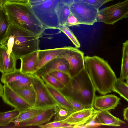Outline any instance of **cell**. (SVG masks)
I'll return each instance as SVG.
<instances>
[{
    "instance_id": "6da1fadb",
    "label": "cell",
    "mask_w": 128,
    "mask_h": 128,
    "mask_svg": "<svg viewBox=\"0 0 128 128\" xmlns=\"http://www.w3.org/2000/svg\"><path fill=\"white\" fill-rule=\"evenodd\" d=\"M3 7L10 24L39 37L46 29L33 12L28 2L4 0Z\"/></svg>"
},
{
    "instance_id": "7a4b0ae2",
    "label": "cell",
    "mask_w": 128,
    "mask_h": 128,
    "mask_svg": "<svg viewBox=\"0 0 128 128\" xmlns=\"http://www.w3.org/2000/svg\"><path fill=\"white\" fill-rule=\"evenodd\" d=\"M39 37L32 33L10 24L6 38L0 43L17 60L40 50Z\"/></svg>"
},
{
    "instance_id": "3957f363",
    "label": "cell",
    "mask_w": 128,
    "mask_h": 128,
    "mask_svg": "<svg viewBox=\"0 0 128 128\" xmlns=\"http://www.w3.org/2000/svg\"><path fill=\"white\" fill-rule=\"evenodd\" d=\"M85 68L96 90L101 95L112 91L117 78L108 62L97 56H84Z\"/></svg>"
},
{
    "instance_id": "277c9868",
    "label": "cell",
    "mask_w": 128,
    "mask_h": 128,
    "mask_svg": "<svg viewBox=\"0 0 128 128\" xmlns=\"http://www.w3.org/2000/svg\"><path fill=\"white\" fill-rule=\"evenodd\" d=\"M60 91L64 96L81 103L85 108L93 107L96 90L85 68L71 78L69 84Z\"/></svg>"
},
{
    "instance_id": "5b68a950",
    "label": "cell",
    "mask_w": 128,
    "mask_h": 128,
    "mask_svg": "<svg viewBox=\"0 0 128 128\" xmlns=\"http://www.w3.org/2000/svg\"><path fill=\"white\" fill-rule=\"evenodd\" d=\"M59 0H47L31 7L36 17L46 29H57L59 26L55 8Z\"/></svg>"
},
{
    "instance_id": "8992f818",
    "label": "cell",
    "mask_w": 128,
    "mask_h": 128,
    "mask_svg": "<svg viewBox=\"0 0 128 128\" xmlns=\"http://www.w3.org/2000/svg\"><path fill=\"white\" fill-rule=\"evenodd\" d=\"M128 14V0H125L99 10L97 22L113 24Z\"/></svg>"
},
{
    "instance_id": "52a82bcc",
    "label": "cell",
    "mask_w": 128,
    "mask_h": 128,
    "mask_svg": "<svg viewBox=\"0 0 128 128\" xmlns=\"http://www.w3.org/2000/svg\"><path fill=\"white\" fill-rule=\"evenodd\" d=\"M70 9L80 24L92 25L97 22L99 10L89 4L74 2L70 5Z\"/></svg>"
},
{
    "instance_id": "ba28073f",
    "label": "cell",
    "mask_w": 128,
    "mask_h": 128,
    "mask_svg": "<svg viewBox=\"0 0 128 128\" xmlns=\"http://www.w3.org/2000/svg\"><path fill=\"white\" fill-rule=\"evenodd\" d=\"M33 74L32 84L36 95V101L33 107L39 108H47L58 105L50 94L41 78L34 74Z\"/></svg>"
},
{
    "instance_id": "9c48e42d",
    "label": "cell",
    "mask_w": 128,
    "mask_h": 128,
    "mask_svg": "<svg viewBox=\"0 0 128 128\" xmlns=\"http://www.w3.org/2000/svg\"><path fill=\"white\" fill-rule=\"evenodd\" d=\"M58 57L63 58L68 62L69 74L73 77L85 68L84 53L76 48L66 46Z\"/></svg>"
},
{
    "instance_id": "30bf717a",
    "label": "cell",
    "mask_w": 128,
    "mask_h": 128,
    "mask_svg": "<svg viewBox=\"0 0 128 128\" xmlns=\"http://www.w3.org/2000/svg\"><path fill=\"white\" fill-rule=\"evenodd\" d=\"M3 88L2 97L4 102L20 112L32 107L8 86L4 84Z\"/></svg>"
},
{
    "instance_id": "8fae6325",
    "label": "cell",
    "mask_w": 128,
    "mask_h": 128,
    "mask_svg": "<svg viewBox=\"0 0 128 128\" xmlns=\"http://www.w3.org/2000/svg\"><path fill=\"white\" fill-rule=\"evenodd\" d=\"M98 110L93 107L84 108L72 112L66 119L62 122L74 125L73 128L84 125L94 116Z\"/></svg>"
},
{
    "instance_id": "7c38bea8",
    "label": "cell",
    "mask_w": 128,
    "mask_h": 128,
    "mask_svg": "<svg viewBox=\"0 0 128 128\" xmlns=\"http://www.w3.org/2000/svg\"><path fill=\"white\" fill-rule=\"evenodd\" d=\"M69 64L66 60L57 57L53 59L46 64L37 70L34 74L41 77L52 72L59 71L69 74Z\"/></svg>"
},
{
    "instance_id": "4fadbf2b",
    "label": "cell",
    "mask_w": 128,
    "mask_h": 128,
    "mask_svg": "<svg viewBox=\"0 0 128 128\" xmlns=\"http://www.w3.org/2000/svg\"><path fill=\"white\" fill-rule=\"evenodd\" d=\"M120 98L114 94L104 95L96 96L93 107L100 110H108L114 109L120 103Z\"/></svg>"
},
{
    "instance_id": "5bb4252c",
    "label": "cell",
    "mask_w": 128,
    "mask_h": 128,
    "mask_svg": "<svg viewBox=\"0 0 128 128\" xmlns=\"http://www.w3.org/2000/svg\"><path fill=\"white\" fill-rule=\"evenodd\" d=\"M63 47L38 50V59L34 68V74L38 69L53 59L58 57L65 48Z\"/></svg>"
},
{
    "instance_id": "9a60e30c",
    "label": "cell",
    "mask_w": 128,
    "mask_h": 128,
    "mask_svg": "<svg viewBox=\"0 0 128 128\" xmlns=\"http://www.w3.org/2000/svg\"><path fill=\"white\" fill-rule=\"evenodd\" d=\"M53 107L48 108L40 114L21 123L17 126H38L49 122L54 115Z\"/></svg>"
},
{
    "instance_id": "2e32d148",
    "label": "cell",
    "mask_w": 128,
    "mask_h": 128,
    "mask_svg": "<svg viewBox=\"0 0 128 128\" xmlns=\"http://www.w3.org/2000/svg\"><path fill=\"white\" fill-rule=\"evenodd\" d=\"M0 52L2 56L4 65L2 74H6L12 72L16 70L17 60L15 56L12 53L8 52L6 48L0 45Z\"/></svg>"
},
{
    "instance_id": "e0dca14e",
    "label": "cell",
    "mask_w": 128,
    "mask_h": 128,
    "mask_svg": "<svg viewBox=\"0 0 128 128\" xmlns=\"http://www.w3.org/2000/svg\"><path fill=\"white\" fill-rule=\"evenodd\" d=\"M38 50L34 52L21 58L20 70L24 74H34V68L38 59Z\"/></svg>"
},
{
    "instance_id": "ac0fdd59",
    "label": "cell",
    "mask_w": 128,
    "mask_h": 128,
    "mask_svg": "<svg viewBox=\"0 0 128 128\" xmlns=\"http://www.w3.org/2000/svg\"><path fill=\"white\" fill-rule=\"evenodd\" d=\"M96 116L102 126H119L121 124H125L124 121L112 115L108 110H98Z\"/></svg>"
},
{
    "instance_id": "d6986e66",
    "label": "cell",
    "mask_w": 128,
    "mask_h": 128,
    "mask_svg": "<svg viewBox=\"0 0 128 128\" xmlns=\"http://www.w3.org/2000/svg\"><path fill=\"white\" fill-rule=\"evenodd\" d=\"M44 83L50 94L59 105L72 112L76 111L60 90L46 82Z\"/></svg>"
},
{
    "instance_id": "ffe728a7",
    "label": "cell",
    "mask_w": 128,
    "mask_h": 128,
    "mask_svg": "<svg viewBox=\"0 0 128 128\" xmlns=\"http://www.w3.org/2000/svg\"><path fill=\"white\" fill-rule=\"evenodd\" d=\"M49 108H39L31 107L20 112L17 117L12 122L17 126L21 123L40 114Z\"/></svg>"
},
{
    "instance_id": "44dd1931",
    "label": "cell",
    "mask_w": 128,
    "mask_h": 128,
    "mask_svg": "<svg viewBox=\"0 0 128 128\" xmlns=\"http://www.w3.org/2000/svg\"><path fill=\"white\" fill-rule=\"evenodd\" d=\"M12 89L32 107L34 106L36 100V95L32 84L25 87Z\"/></svg>"
},
{
    "instance_id": "7402d4cb",
    "label": "cell",
    "mask_w": 128,
    "mask_h": 128,
    "mask_svg": "<svg viewBox=\"0 0 128 128\" xmlns=\"http://www.w3.org/2000/svg\"><path fill=\"white\" fill-rule=\"evenodd\" d=\"M55 10L58 18L59 25H65L71 13L70 5L59 1L55 7Z\"/></svg>"
},
{
    "instance_id": "603a6c76",
    "label": "cell",
    "mask_w": 128,
    "mask_h": 128,
    "mask_svg": "<svg viewBox=\"0 0 128 128\" xmlns=\"http://www.w3.org/2000/svg\"><path fill=\"white\" fill-rule=\"evenodd\" d=\"M128 77V40L123 43L122 58L120 78L124 80Z\"/></svg>"
},
{
    "instance_id": "cb8c5ba5",
    "label": "cell",
    "mask_w": 128,
    "mask_h": 128,
    "mask_svg": "<svg viewBox=\"0 0 128 128\" xmlns=\"http://www.w3.org/2000/svg\"><path fill=\"white\" fill-rule=\"evenodd\" d=\"M112 91L116 92L128 101V84L120 78H116L113 86Z\"/></svg>"
},
{
    "instance_id": "d4e9b609",
    "label": "cell",
    "mask_w": 128,
    "mask_h": 128,
    "mask_svg": "<svg viewBox=\"0 0 128 128\" xmlns=\"http://www.w3.org/2000/svg\"><path fill=\"white\" fill-rule=\"evenodd\" d=\"M20 112L14 109L6 112H0V126H8L17 117Z\"/></svg>"
},
{
    "instance_id": "484cf974",
    "label": "cell",
    "mask_w": 128,
    "mask_h": 128,
    "mask_svg": "<svg viewBox=\"0 0 128 128\" xmlns=\"http://www.w3.org/2000/svg\"><path fill=\"white\" fill-rule=\"evenodd\" d=\"M10 25L3 8L0 10V44L6 37Z\"/></svg>"
},
{
    "instance_id": "4316f807",
    "label": "cell",
    "mask_w": 128,
    "mask_h": 128,
    "mask_svg": "<svg viewBox=\"0 0 128 128\" xmlns=\"http://www.w3.org/2000/svg\"><path fill=\"white\" fill-rule=\"evenodd\" d=\"M54 110V121L62 122L67 118L72 112L59 105L53 107Z\"/></svg>"
},
{
    "instance_id": "83f0119b",
    "label": "cell",
    "mask_w": 128,
    "mask_h": 128,
    "mask_svg": "<svg viewBox=\"0 0 128 128\" xmlns=\"http://www.w3.org/2000/svg\"><path fill=\"white\" fill-rule=\"evenodd\" d=\"M25 74L21 72L20 69H16L14 71L10 73L6 74H2L0 81L4 84L8 85L18 80Z\"/></svg>"
},
{
    "instance_id": "f1b7e54d",
    "label": "cell",
    "mask_w": 128,
    "mask_h": 128,
    "mask_svg": "<svg viewBox=\"0 0 128 128\" xmlns=\"http://www.w3.org/2000/svg\"><path fill=\"white\" fill-rule=\"evenodd\" d=\"M33 74H25L18 80L7 85L12 88L25 87L32 84Z\"/></svg>"
},
{
    "instance_id": "f546056e",
    "label": "cell",
    "mask_w": 128,
    "mask_h": 128,
    "mask_svg": "<svg viewBox=\"0 0 128 128\" xmlns=\"http://www.w3.org/2000/svg\"><path fill=\"white\" fill-rule=\"evenodd\" d=\"M48 74L56 78L65 86L69 84L71 78L69 74L62 71H54Z\"/></svg>"
},
{
    "instance_id": "4dcf8cb0",
    "label": "cell",
    "mask_w": 128,
    "mask_h": 128,
    "mask_svg": "<svg viewBox=\"0 0 128 128\" xmlns=\"http://www.w3.org/2000/svg\"><path fill=\"white\" fill-rule=\"evenodd\" d=\"M57 29L64 33L69 38L77 48L80 47V44L72 31L65 25H59Z\"/></svg>"
},
{
    "instance_id": "1f68e13d",
    "label": "cell",
    "mask_w": 128,
    "mask_h": 128,
    "mask_svg": "<svg viewBox=\"0 0 128 128\" xmlns=\"http://www.w3.org/2000/svg\"><path fill=\"white\" fill-rule=\"evenodd\" d=\"M40 77L44 82L60 90L63 89L65 86L63 84L49 74Z\"/></svg>"
},
{
    "instance_id": "d6a6232c",
    "label": "cell",
    "mask_w": 128,
    "mask_h": 128,
    "mask_svg": "<svg viewBox=\"0 0 128 128\" xmlns=\"http://www.w3.org/2000/svg\"><path fill=\"white\" fill-rule=\"evenodd\" d=\"M74 125L61 122L53 121L45 124L38 126L40 128H73Z\"/></svg>"
},
{
    "instance_id": "836d02e7",
    "label": "cell",
    "mask_w": 128,
    "mask_h": 128,
    "mask_svg": "<svg viewBox=\"0 0 128 128\" xmlns=\"http://www.w3.org/2000/svg\"><path fill=\"white\" fill-rule=\"evenodd\" d=\"M113 0H74V2H82L89 4L97 9L105 4L112 1Z\"/></svg>"
},
{
    "instance_id": "e575fe53",
    "label": "cell",
    "mask_w": 128,
    "mask_h": 128,
    "mask_svg": "<svg viewBox=\"0 0 128 128\" xmlns=\"http://www.w3.org/2000/svg\"><path fill=\"white\" fill-rule=\"evenodd\" d=\"M96 114L87 123L84 125L78 126L76 128H93L102 126L96 117Z\"/></svg>"
},
{
    "instance_id": "d590c367",
    "label": "cell",
    "mask_w": 128,
    "mask_h": 128,
    "mask_svg": "<svg viewBox=\"0 0 128 128\" xmlns=\"http://www.w3.org/2000/svg\"><path fill=\"white\" fill-rule=\"evenodd\" d=\"M64 96L68 101L74 108L76 111L85 108L84 106L78 102L69 97Z\"/></svg>"
},
{
    "instance_id": "8d00e7d4",
    "label": "cell",
    "mask_w": 128,
    "mask_h": 128,
    "mask_svg": "<svg viewBox=\"0 0 128 128\" xmlns=\"http://www.w3.org/2000/svg\"><path fill=\"white\" fill-rule=\"evenodd\" d=\"M80 24L76 18L71 13L68 16L65 25L68 27L73 26H78Z\"/></svg>"
},
{
    "instance_id": "74e56055",
    "label": "cell",
    "mask_w": 128,
    "mask_h": 128,
    "mask_svg": "<svg viewBox=\"0 0 128 128\" xmlns=\"http://www.w3.org/2000/svg\"><path fill=\"white\" fill-rule=\"evenodd\" d=\"M47 0H28V3L31 6L40 4Z\"/></svg>"
},
{
    "instance_id": "f35d334b",
    "label": "cell",
    "mask_w": 128,
    "mask_h": 128,
    "mask_svg": "<svg viewBox=\"0 0 128 128\" xmlns=\"http://www.w3.org/2000/svg\"><path fill=\"white\" fill-rule=\"evenodd\" d=\"M123 116L124 120L128 121V107H127L124 110Z\"/></svg>"
},
{
    "instance_id": "ab89813d",
    "label": "cell",
    "mask_w": 128,
    "mask_h": 128,
    "mask_svg": "<svg viewBox=\"0 0 128 128\" xmlns=\"http://www.w3.org/2000/svg\"><path fill=\"white\" fill-rule=\"evenodd\" d=\"M4 71V65L2 56L0 52V72L2 73Z\"/></svg>"
},
{
    "instance_id": "60d3db41",
    "label": "cell",
    "mask_w": 128,
    "mask_h": 128,
    "mask_svg": "<svg viewBox=\"0 0 128 128\" xmlns=\"http://www.w3.org/2000/svg\"><path fill=\"white\" fill-rule=\"evenodd\" d=\"M60 2L70 5L74 2V0H59Z\"/></svg>"
},
{
    "instance_id": "b9f144b4",
    "label": "cell",
    "mask_w": 128,
    "mask_h": 128,
    "mask_svg": "<svg viewBox=\"0 0 128 128\" xmlns=\"http://www.w3.org/2000/svg\"><path fill=\"white\" fill-rule=\"evenodd\" d=\"M4 91L3 86L0 83V97H2Z\"/></svg>"
},
{
    "instance_id": "7bdbcfd3",
    "label": "cell",
    "mask_w": 128,
    "mask_h": 128,
    "mask_svg": "<svg viewBox=\"0 0 128 128\" xmlns=\"http://www.w3.org/2000/svg\"><path fill=\"white\" fill-rule=\"evenodd\" d=\"M4 0H0V10L3 8V5L4 3Z\"/></svg>"
},
{
    "instance_id": "ee69618b",
    "label": "cell",
    "mask_w": 128,
    "mask_h": 128,
    "mask_svg": "<svg viewBox=\"0 0 128 128\" xmlns=\"http://www.w3.org/2000/svg\"><path fill=\"white\" fill-rule=\"evenodd\" d=\"M14 0L15 1H17L18 2H28V0Z\"/></svg>"
}]
</instances>
